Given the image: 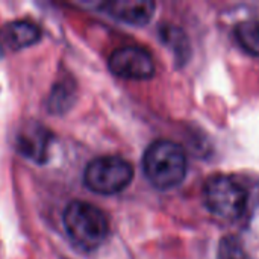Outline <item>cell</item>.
I'll use <instances>...</instances> for the list:
<instances>
[{"label":"cell","mask_w":259,"mask_h":259,"mask_svg":"<svg viewBox=\"0 0 259 259\" xmlns=\"http://www.w3.org/2000/svg\"><path fill=\"white\" fill-rule=\"evenodd\" d=\"M161 38L162 41L175 52V56L178 61L185 62L188 59L190 52V42L187 39V35L175 26H164L161 29Z\"/></svg>","instance_id":"cell-11"},{"label":"cell","mask_w":259,"mask_h":259,"mask_svg":"<svg viewBox=\"0 0 259 259\" xmlns=\"http://www.w3.org/2000/svg\"><path fill=\"white\" fill-rule=\"evenodd\" d=\"M76 99V87L71 80H61L58 82L49 99H47V111L52 114H64L67 112Z\"/></svg>","instance_id":"cell-9"},{"label":"cell","mask_w":259,"mask_h":259,"mask_svg":"<svg viewBox=\"0 0 259 259\" xmlns=\"http://www.w3.org/2000/svg\"><path fill=\"white\" fill-rule=\"evenodd\" d=\"M62 222L68 237L83 250L100 247L109 232V223L103 211L82 200H73L65 206Z\"/></svg>","instance_id":"cell-2"},{"label":"cell","mask_w":259,"mask_h":259,"mask_svg":"<svg viewBox=\"0 0 259 259\" xmlns=\"http://www.w3.org/2000/svg\"><path fill=\"white\" fill-rule=\"evenodd\" d=\"M41 38V29L27 20H15L3 29V41L14 50L26 49L36 44Z\"/></svg>","instance_id":"cell-8"},{"label":"cell","mask_w":259,"mask_h":259,"mask_svg":"<svg viewBox=\"0 0 259 259\" xmlns=\"http://www.w3.org/2000/svg\"><path fill=\"white\" fill-rule=\"evenodd\" d=\"M102 8L118 21L144 26L152 20L156 5L152 0H112L103 3Z\"/></svg>","instance_id":"cell-6"},{"label":"cell","mask_w":259,"mask_h":259,"mask_svg":"<svg viewBox=\"0 0 259 259\" xmlns=\"http://www.w3.org/2000/svg\"><path fill=\"white\" fill-rule=\"evenodd\" d=\"M187 167L185 150L170 140L152 143L143 156L144 175L158 190L178 187L187 176Z\"/></svg>","instance_id":"cell-1"},{"label":"cell","mask_w":259,"mask_h":259,"mask_svg":"<svg viewBox=\"0 0 259 259\" xmlns=\"http://www.w3.org/2000/svg\"><path fill=\"white\" fill-rule=\"evenodd\" d=\"M108 67L115 76L131 80H146L155 74V62L150 53L135 46L114 50L108 59Z\"/></svg>","instance_id":"cell-5"},{"label":"cell","mask_w":259,"mask_h":259,"mask_svg":"<svg viewBox=\"0 0 259 259\" xmlns=\"http://www.w3.org/2000/svg\"><path fill=\"white\" fill-rule=\"evenodd\" d=\"M3 56V49H2V44H0V58Z\"/></svg>","instance_id":"cell-13"},{"label":"cell","mask_w":259,"mask_h":259,"mask_svg":"<svg viewBox=\"0 0 259 259\" xmlns=\"http://www.w3.org/2000/svg\"><path fill=\"white\" fill-rule=\"evenodd\" d=\"M203 202L209 212L225 222L238 220L247 208L249 191L234 176H211L203 187Z\"/></svg>","instance_id":"cell-3"},{"label":"cell","mask_w":259,"mask_h":259,"mask_svg":"<svg viewBox=\"0 0 259 259\" xmlns=\"http://www.w3.org/2000/svg\"><path fill=\"white\" fill-rule=\"evenodd\" d=\"M217 259H249V256L235 237H225L220 241Z\"/></svg>","instance_id":"cell-12"},{"label":"cell","mask_w":259,"mask_h":259,"mask_svg":"<svg viewBox=\"0 0 259 259\" xmlns=\"http://www.w3.org/2000/svg\"><path fill=\"white\" fill-rule=\"evenodd\" d=\"M52 135L39 123L24 126L17 137V150L27 159L35 162H44L49 155Z\"/></svg>","instance_id":"cell-7"},{"label":"cell","mask_w":259,"mask_h":259,"mask_svg":"<svg viewBox=\"0 0 259 259\" xmlns=\"http://www.w3.org/2000/svg\"><path fill=\"white\" fill-rule=\"evenodd\" d=\"M132 179V165L118 156L96 158L87 165L83 173L87 188L102 196H114L121 193L131 185Z\"/></svg>","instance_id":"cell-4"},{"label":"cell","mask_w":259,"mask_h":259,"mask_svg":"<svg viewBox=\"0 0 259 259\" xmlns=\"http://www.w3.org/2000/svg\"><path fill=\"white\" fill-rule=\"evenodd\" d=\"M238 44L252 56L259 58V20H246L235 27Z\"/></svg>","instance_id":"cell-10"}]
</instances>
